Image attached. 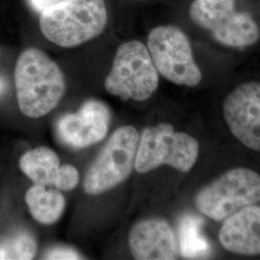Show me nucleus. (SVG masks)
<instances>
[{
  "instance_id": "nucleus-18",
  "label": "nucleus",
  "mask_w": 260,
  "mask_h": 260,
  "mask_svg": "<svg viewBox=\"0 0 260 260\" xmlns=\"http://www.w3.org/2000/svg\"><path fill=\"white\" fill-rule=\"evenodd\" d=\"M46 259H80V255L73 249L65 247H57L47 251Z\"/></svg>"
},
{
  "instance_id": "nucleus-17",
  "label": "nucleus",
  "mask_w": 260,
  "mask_h": 260,
  "mask_svg": "<svg viewBox=\"0 0 260 260\" xmlns=\"http://www.w3.org/2000/svg\"><path fill=\"white\" fill-rule=\"evenodd\" d=\"M79 182V174L76 168L72 165H63L58 178L56 188L58 190L70 191L75 189Z\"/></svg>"
},
{
  "instance_id": "nucleus-14",
  "label": "nucleus",
  "mask_w": 260,
  "mask_h": 260,
  "mask_svg": "<svg viewBox=\"0 0 260 260\" xmlns=\"http://www.w3.org/2000/svg\"><path fill=\"white\" fill-rule=\"evenodd\" d=\"M25 202L33 218L43 224H52L59 221L64 213V196L55 189L34 184L25 195Z\"/></svg>"
},
{
  "instance_id": "nucleus-10",
  "label": "nucleus",
  "mask_w": 260,
  "mask_h": 260,
  "mask_svg": "<svg viewBox=\"0 0 260 260\" xmlns=\"http://www.w3.org/2000/svg\"><path fill=\"white\" fill-rule=\"evenodd\" d=\"M111 121V112L106 104L91 100L79 111L63 116L56 125L57 136L66 146L85 149L105 138Z\"/></svg>"
},
{
  "instance_id": "nucleus-11",
  "label": "nucleus",
  "mask_w": 260,
  "mask_h": 260,
  "mask_svg": "<svg viewBox=\"0 0 260 260\" xmlns=\"http://www.w3.org/2000/svg\"><path fill=\"white\" fill-rule=\"evenodd\" d=\"M128 243L135 259L173 260L178 253L175 233L162 219H147L133 225Z\"/></svg>"
},
{
  "instance_id": "nucleus-3",
  "label": "nucleus",
  "mask_w": 260,
  "mask_h": 260,
  "mask_svg": "<svg viewBox=\"0 0 260 260\" xmlns=\"http://www.w3.org/2000/svg\"><path fill=\"white\" fill-rule=\"evenodd\" d=\"M159 84L157 70L149 49L139 41H130L118 47L111 71L104 87L122 101L144 102L156 91Z\"/></svg>"
},
{
  "instance_id": "nucleus-1",
  "label": "nucleus",
  "mask_w": 260,
  "mask_h": 260,
  "mask_svg": "<svg viewBox=\"0 0 260 260\" xmlns=\"http://www.w3.org/2000/svg\"><path fill=\"white\" fill-rule=\"evenodd\" d=\"M15 85L19 109L29 118H41L52 111L66 92L63 72L36 47H29L19 54Z\"/></svg>"
},
{
  "instance_id": "nucleus-19",
  "label": "nucleus",
  "mask_w": 260,
  "mask_h": 260,
  "mask_svg": "<svg viewBox=\"0 0 260 260\" xmlns=\"http://www.w3.org/2000/svg\"><path fill=\"white\" fill-rule=\"evenodd\" d=\"M31 6L37 11L38 13H42L44 10L54 5L62 0H28Z\"/></svg>"
},
{
  "instance_id": "nucleus-4",
  "label": "nucleus",
  "mask_w": 260,
  "mask_h": 260,
  "mask_svg": "<svg viewBox=\"0 0 260 260\" xmlns=\"http://www.w3.org/2000/svg\"><path fill=\"white\" fill-rule=\"evenodd\" d=\"M260 203V175L251 169L226 171L204 186L195 197L197 209L221 222L242 208Z\"/></svg>"
},
{
  "instance_id": "nucleus-5",
  "label": "nucleus",
  "mask_w": 260,
  "mask_h": 260,
  "mask_svg": "<svg viewBox=\"0 0 260 260\" xmlns=\"http://www.w3.org/2000/svg\"><path fill=\"white\" fill-rule=\"evenodd\" d=\"M199 153L198 140L175 131L170 123H160L143 131L134 168L140 174H147L165 165L186 173L195 166Z\"/></svg>"
},
{
  "instance_id": "nucleus-2",
  "label": "nucleus",
  "mask_w": 260,
  "mask_h": 260,
  "mask_svg": "<svg viewBox=\"0 0 260 260\" xmlns=\"http://www.w3.org/2000/svg\"><path fill=\"white\" fill-rule=\"evenodd\" d=\"M107 19L104 0H62L41 13L40 29L49 42L70 48L99 37Z\"/></svg>"
},
{
  "instance_id": "nucleus-12",
  "label": "nucleus",
  "mask_w": 260,
  "mask_h": 260,
  "mask_svg": "<svg viewBox=\"0 0 260 260\" xmlns=\"http://www.w3.org/2000/svg\"><path fill=\"white\" fill-rule=\"evenodd\" d=\"M219 241L235 254L260 255V205L246 206L224 219Z\"/></svg>"
},
{
  "instance_id": "nucleus-13",
  "label": "nucleus",
  "mask_w": 260,
  "mask_h": 260,
  "mask_svg": "<svg viewBox=\"0 0 260 260\" xmlns=\"http://www.w3.org/2000/svg\"><path fill=\"white\" fill-rule=\"evenodd\" d=\"M19 167L34 184L54 187L62 170L58 155L46 147L26 151L19 160Z\"/></svg>"
},
{
  "instance_id": "nucleus-20",
  "label": "nucleus",
  "mask_w": 260,
  "mask_h": 260,
  "mask_svg": "<svg viewBox=\"0 0 260 260\" xmlns=\"http://www.w3.org/2000/svg\"><path fill=\"white\" fill-rule=\"evenodd\" d=\"M4 87H5V84H4V81L0 78V94L3 93V91H4Z\"/></svg>"
},
{
  "instance_id": "nucleus-6",
  "label": "nucleus",
  "mask_w": 260,
  "mask_h": 260,
  "mask_svg": "<svg viewBox=\"0 0 260 260\" xmlns=\"http://www.w3.org/2000/svg\"><path fill=\"white\" fill-rule=\"evenodd\" d=\"M139 141L138 131L131 125L116 130L88 170L84 178L85 192L100 195L129 177L135 165Z\"/></svg>"
},
{
  "instance_id": "nucleus-15",
  "label": "nucleus",
  "mask_w": 260,
  "mask_h": 260,
  "mask_svg": "<svg viewBox=\"0 0 260 260\" xmlns=\"http://www.w3.org/2000/svg\"><path fill=\"white\" fill-rule=\"evenodd\" d=\"M36 251V240L26 232L14 233L0 241V259H32Z\"/></svg>"
},
{
  "instance_id": "nucleus-7",
  "label": "nucleus",
  "mask_w": 260,
  "mask_h": 260,
  "mask_svg": "<svg viewBox=\"0 0 260 260\" xmlns=\"http://www.w3.org/2000/svg\"><path fill=\"white\" fill-rule=\"evenodd\" d=\"M189 16L196 25L226 47H250L259 39L256 21L251 15L236 11L234 0H194Z\"/></svg>"
},
{
  "instance_id": "nucleus-8",
  "label": "nucleus",
  "mask_w": 260,
  "mask_h": 260,
  "mask_svg": "<svg viewBox=\"0 0 260 260\" xmlns=\"http://www.w3.org/2000/svg\"><path fill=\"white\" fill-rule=\"evenodd\" d=\"M148 49L158 74L177 85L195 87L203 75L196 63L189 38L175 25L153 28L148 36Z\"/></svg>"
},
{
  "instance_id": "nucleus-16",
  "label": "nucleus",
  "mask_w": 260,
  "mask_h": 260,
  "mask_svg": "<svg viewBox=\"0 0 260 260\" xmlns=\"http://www.w3.org/2000/svg\"><path fill=\"white\" fill-rule=\"evenodd\" d=\"M180 251L186 258H194L205 252L206 243L200 235V226L196 217H185L179 228Z\"/></svg>"
},
{
  "instance_id": "nucleus-9",
  "label": "nucleus",
  "mask_w": 260,
  "mask_h": 260,
  "mask_svg": "<svg viewBox=\"0 0 260 260\" xmlns=\"http://www.w3.org/2000/svg\"><path fill=\"white\" fill-rule=\"evenodd\" d=\"M228 127L247 148L260 152V83L247 82L234 88L223 103Z\"/></svg>"
}]
</instances>
